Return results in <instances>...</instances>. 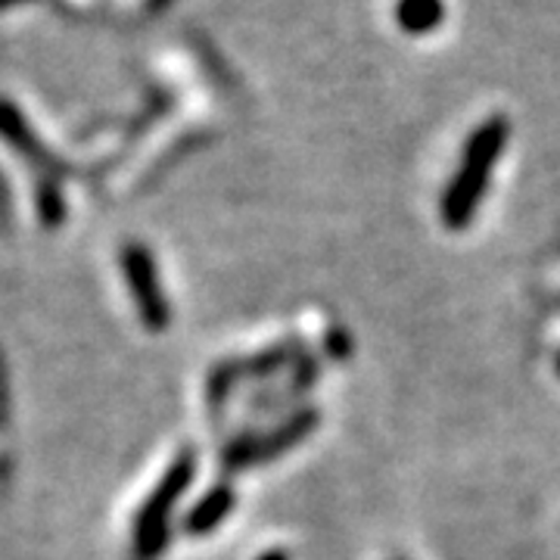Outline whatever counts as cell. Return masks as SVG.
<instances>
[{
    "label": "cell",
    "mask_w": 560,
    "mask_h": 560,
    "mask_svg": "<svg viewBox=\"0 0 560 560\" xmlns=\"http://www.w3.org/2000/svg\"><path fill=\"white\" fill-rule=\"evenodd\" d=\"M508 135H511L508 119L492 116V119L477 125V131L467 138V147L460 153V165L455 168L440 202V219L448 231H464L470 221L477 219V209H480L482 197L489 190V180H492V172L499 165Z\"/></svg>",
    "instance_id": "cell-1"
},
{
    "label": "cell",
    "mask_w": 560,
    "mask_h": 560,
    "mask_svg": "<svg viewBox=\"0 0 560 560\" xmlns=\"http://www.w3.org/2000/svg\"><path fill=\"white\" fill-rule=\"evenodd\" d=\"M194 477H197V452L187 448L168 464V470L162 474L156 489L140 504L138 517H135V539H131L135 560H156L168 548L172 514L178 508L180 495L190 489Z\"/></svg>",
    "instance_id": "cell-2"
},
{
    "label": "cell",
    "mask_w": 560,
    "mask_h": 560,
    "mask_svg": "<svg viewBox=\"0 0 560 560\" xmlns=\"http://www.w3.org/2000/svg\"><path fill=\"white\" fill-rule=\"evenodd\" d=\"M320 427V411L315 405H305L290 411V418L280 420L278 427L265 430V433H243L221 452V467L228 474H241L246 467H259L271 464L280 455L293 452L296 445L308 440Z\"/></svg>",
    "instance_id": "cell-3"
},
{
    "label": "cell",
    "mask_w": 560,
    "mask_h": 560,
    "mask_svg": "<svg viewBox=\"0 0 560 560\" xmlns=\"http://www.w3.org/2000/svg\"><path fill=\"white\" fill-rule=\"evenodd\" d=\"M121 275L128 283V293L138 305V315L147 330L160 334L172 324V305L162 290L160 275H156V259L143 243H128L121 249Z\"/></svg>",
    "instance_id": "cell-4"
},
{
    "label": "cell",
    "mask_w": 560,
    "mask_h": 560,
    "mask_svg": "<svg viewBox=\"0 0 560 560\" xmlns=\"http://www.w3.org/2000/svg\"><path fill=\"white\" fill-rule=\"evenodd\" d=\"M237 508V489L231 486V482H215L206 495H202L190 511H187V517H184V529H187V536H194V539H202V536H209V533H215L221 523L231 517V511Z\"/></svg>",
    "instance_id": "cell-5"
},
{
    "label": "cell",
    "mask_w": 560,
    "mask_h": 560,
    "mask_svg": "<svg viewBox=\"0 0 560 560\" xmlns=\"http://www.w3.org/2000/svg\"><path fill=\"white\" fill-rule=\"evenodd\" d=\"M302 355H305V342L300 337L283 340L253 359H243V377H275L283 368H293Z\"/></svg>",
    "instance_id": "cell-6"
},
{
    "label": "cell",
    "mask_w": 560,
    "mask_h": 560,
    "mask_svg": "<svg viewBox=\"0 0 560 560\" xmlns=\"http://www.w3.org/2000/svg\"><path fill=\"white\" fill-rule=\"evenodd\" d=\"M243 381V359H228L215 364L209 371V381H206V399L212 408H219L221 401L231 396V389Z\"/></svg>",
    "instance_id": "cell-7"
},
{
    "label": "cell",
    "mask_w": 560,
    "mask_h": 560,
    "mask_svg": "<svg viewBox=\"0 0 560 560\" xmlns=\"http://www.w3.org/2000/svg\"><path fill=\"white\" fill-rule=\"evenodd\" d=\"M442 20L440 0H401L399 3V22L408 32H427Z\"/></svg>",
    "instance_id": "cell-8"
},
{
    "label": "cell",
    "mask_w": 560,
    "mask_h": 560,
    "mask_svg": "<svg viewBox=\"0 0 560 560\" xmlns=\"http://www.w3.org/2000/svg\"><path fill=\"white\" fill-rule=\"evenodd\" d=\"M38 215L47 228H57L66 221V200H62L60 187L44 184L38 190Z\"/></svg>",
    "instance_id": "cell-9"
},
{
    "label": "cell",
    "mask_w": 560,
    "mask_h": 560,
    "mask_svg": "<svg viewBox=\"0 0 560 560\" xmlns=\"http://www.w3.org/2000/svg\"><path fill=\"white\" fill-rule=\"evenodd\" d=\"M324 352H327V359H334V361L352 359L355 342H352V337H349V330H346V327H330V330H327V337H324Z\"/></svg>",
    "instance_id": "cell-10"
},
{
    "label": "cell",
    "mask_w": 560,
    "mask_h": 560,
    "mask_svg": "<svg viewBox=\"0 0 560 560\" xmlns=\"http://www.w3.org/2000/svg\"><path fill=\"white\" fill-rule=\"evenodd\" d=\"M256 560H290V555H287V551H280V548H271V551H265V555H259Z\"/></svg>",
    "instance_id": "cell-11"
},
{
    "label": "cell",
    "mask_w": 560,
    "mask_h": 560,
    "mask_svg": "<svg viewBox=\"0 0 560 560\" xmlns=\"http://www.w3.org/2000/svg\"><path fill=\"white\" fill-rule=\"evenodd\" d=\"M558 374H560V359H558Z\"/></svg>",
    "instance_id": "cell-12"
}]
</instances>
